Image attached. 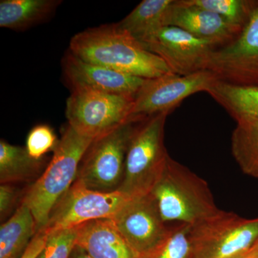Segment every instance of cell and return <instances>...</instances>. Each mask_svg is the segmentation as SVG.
Here are the masks:
<instances>
[{
  "label": "cell",
  "instance_id": "8fae6325",
  "mask_svg": "<svg viewBox=\"0 0 258 258\" xmlns=\"http://www.w3.org/2000/svg\"><path fill=\"white\" fill-rule=\"evenodd\" d=\"M111 220L137 258L157 248L170 229L149 194L130 199Z\"/></svg>",
  "mask_w": 258,
  "mask_h": 258
},
{
  "label": "cell",
  "instance_id": "52a82bcc",
  "mask_svg": "<svg viewBox=\"0 0 258 258\" xmlns=\"http://www.w3.org/2000/svg\"><path fill=\"white\" fill-rule=\"evenodd\" d=\"M134 98L96 91H71L66 102L69 125L81 135L98 138L130 118Z\"/></svg>",
  "mask_w": 258,
  "mask_h": 258
},
{
  "label": "cell",
  "instance_id": "f546056e",
  "mask_svg": "<svg viewBox=\"0 0 258 258\" xmlns=\"http://www.w3.org/2000/svg\"><path fill=\"white\" fill-rule=\"evenodd\" d=\"M252 249H254V250H255L256 252L258 253V239L256 241L255 243H254L253 247H252Z\"/></svg>",
  "mask_w": 258,
  "mask_h": 258
},
{
  "label": "cell",
  "instance_id": "4fadbf2b",
  "mask_svg": "<svg viewBox=\"0 0 258 258\" xmlns=\"http://www.w3.org/2000/svg\"><path fill=\"white\" fill-rule=\"evenodd\" d=\"M62 69L71 91H91L135 97L147 80L91 63L69 50L62 58Z\"/></svg>",
  "mask_w": 258,
  "mask_h": 258
},
{
  "label": "cell",
  "instance_id": "ffe728a7",
  "mask_svg": "<svg viewBox=\"0 0 258 258\" xmlns=\"http://www.w3.org/2000/svg\"><path fill=\"white\" fill-rule=\"evenodd\" d=\"M42 159L32 158L26 148L0 142V181L15 184L29 181L40 172Z\"/></svg>",
  "mask_w": 258,
  "mask_h": 258
},
{
  "label": "cell",
  "instance_id": "83f0119b",
  "mask_svg": "<svg viewBox=\"0 0 258 258\" xmlns=\"http://www.w3.org/2000/svg\"><path fill=\"white\" fill-rule=\"evenodd\" d=\"M69 258H93L82 247H79V245L75 246L71 256Z\"/></svg>",
  "mask_w": 258,
  "mask_h": 258
},
{
  "label": "cell",
  "instance_id": "277c9868",
  "mask_svg": "<svg viewBox=\"0 0 258 258\" xmlns=\"http://www.w3.org/2000/svg\"><path fill=\"white\" fill-rule=\"evenodd\" d=\"M171 112L151 115L134 129L125 158L124 177L118 189L130 198L150 192L169 157L164 145L166 117Z\"/></svg>",
  "mask_w": 258,
  "mask_h": 258
},
{
  "label": "cell",
  "instance_id": "cb8c5ba5",
  "mask_svg": "<svg viewBox=\"0 0 258 258\" xmlns=\"http://www.w3.org/2000/svg\"><path fill=\"white\" fill-rule=\"evenodd\" d=\"M47 234L48 237L45 247L37 258H69L76 245V227Z\"/></svg>",
  "mask_w": 258,
  "mask_h": 258
},
{
  "label": "cell",
  "instance_id": "d6986e66",
  "mask_svg": "<svg viewBox=\"0 0 258 258\" xmlns=\"http://www.w3.org/2000/svg\"><path fill=\"white\" fill-rule=\"evenodd\" d=\"M173 0H144L130 14L118 23L141 43L160 30L164 25L168 8Z\"/></svg>",
  "mask_w": 258,
  "mask_h": 258
},
{
  "label": "cell",
  "instance_id": "4316f807",
  "mask_svg": "<svg viewBox=\"0 0 258 258\" xmlns=\"http://www.w3.org/2000/svg\"><path fill=\"white\" fill-rule=\"evenodd\" d=\"M48 234L45 228L39 230L35 234L28 247L20 258H37L45 247Z\"/></svg>",
  "mask_w": 258,
  "mask_h": 258
},
{
  "label": "cell",
  "instance_id": "8992f818",
  "mask_svg": "<svg viewBox=\"0 0 258 258\" xmlns=\"http://www.w3.org/2000/svg\"><path fill=\"white\" fill-rule=\"evenodd\" d=\"M197 258H240L258 239V217L246 219L219 210L191 225Z\"/></svg>",
  "mask_w": 258,
  "mask_h": 258
},
{
  "label": "cell",
  "instance_id": "d4e9b609",
  "mask_svg": "<svg viewBox=\"0 0 258 258\" xmlns=\"http://www.w3.org/2000/svg\"><path fill=\"white\" fill-rule=\"evenodd\" d=\"M58 142L53 129L50 125L40 124L29 132L25 148L32 158L40 160L47 153L54 152Z\"/></svg>",
  "mask_w": 258,
  "mask_h": 258
},
{
  "label": "cell",
  "instance_id": "44dd1931",
  "mask_svg": "<svg viewBox=\"0 0 258 258\" xmlns=\"http://www.w3.org/2000/svg\"><path fill=\"white\" fill-rule=\"evenodd\" d=\"M231 150L242 172L258 179V120L237 122L231 138Z\"/></svg>",
  "mask_w": 258,
  "mask_h": 258
},
{
  "label": "cell",
  "instance_id": "9c48e42d",
  "mask_svg": "<svg viewBox=\"0 0 258 258\" xmlns=\"http://www.w3.org/2000/svg\"><path fill=\"white\" fill-rule=\"evenodd\" d=\"M130 199L118 191H93L76 180L52 208L45 230L50 233L74 228L90 220L111 219Z\"/></svg>",
  "mask_w": 258,
  "mask_h": 258
},
{
  "label": "cell",
  "instance_id": "3957f363",
  "mask_svg": "<svg viewBox=\"0 0 258 258\" xmlns=\"http://www.w3.org/2000/svg\"><path fill=\"white\" fill-rule=\"evenodd\" d=\"M149 195L165 223L192 225L220 210L206 181L169 156Z\"/></svg>",
  "mask_w": 258,
  "mask_h": 258
},
{
  "label": "cell",
  "instance_id": "5b68a950",
  "mask_svg": "<svg viewBox=\"0 0 258 258\" xmlns=\"http://www.w3.org/2000/svg\"><path fill=\"white\" fill-rule=\"evenodd\" d=\"M142 120L129 118L108 133L93 139L81 161L76 180L93 191H118L124 177L129 142L134 129Z\"/></svg>",
  "mask_w": 258,
  "mask_h": 258
},
{
  "label": "cell",
  "instance_id": "2e32d148",
  "mask_svg": "<svg viewBox=\"0 0 258 258\" xmlns=\"http://www.w3.org/2000/svg\"><path fill=\"white\" fill-rule=\"evenodd\" d=\"M207 93L237 123L258 120V86H238L217 80Z\"/></svg>",
  "mask_w": 258,
  "mask_h": 258
},
{
  "label": "cell",
  "instance_id": "484cf974",
  "mask_svg": "<svg viewBox=\"0 0 258 258\" xmlns=\"http://www.w3.org/2000/svg\"><path fill=\"white\" fill-rule=\"evenodd\" d=\"M20 195L19 190L13 184L0 186V216L1 221L13 211Z\"/></svg>",
  "mask_w": 258,
  "mask_h": 258
},
{
  "label": "cell",
  "instance_id": "ba28073f",
  "mask_svg": "<svg viewBox=\"0 0 258 258\" xmlns=\"http://www.w3.org/2000/svg\"><path fill=\"white\" fill-rule=\"evenodd\" d=\"M205 71L222 82L258 86V2L235 40L212 52Z\"/></svg>",
  "mask_w": 258,
  "mask_h": 258
},
{
  "label": "cell",
  "instance_id": "ac0fdd59",
  "mask_svg": "<svg viewBox=\"0 0 258 258\" xmlns=\"http://www.w3.org/2000/svg\"><path fill=\"white\" fill-rule=\"evenodd\" d=\"M31 210L20 203L16 211L0 228V258H20L37 233Z\"/></svg>",
  "mask_w": 258,
  "mask_h": 258
},
{
  "label": "cell",
  "instance_id": "7c38bea8",
  "mask_svg": "<svg viewBox=\"0 0 258 258\" xmlns=\"http://www.w3.org/2000/svg\"><path fill=\"white\" fill-rule=\"evenodd\" d=\"M142 44L162 58L172 73L181 76L205 71L210 55L217 49L210 42L173 26L163 27Z\"/></svg>",
  "mask_w": 258,
  "mask_h": 258
},
{
  "label": "cell",
  "instance_id": "5bb4252c",
  "mask_svg": "<svg viewBox=\"0 0 258 258\" xmlns=\"http://www.w3.org/2000/svg\"><path fill=\"white\" fill-rule=\"evenodd\" d=\"M164 25L184 30L217 48L230 43L242 31L220 15L189 5L186 0H173L166 12Z\"/></svg>",
  "mask_w": 258,
  "mask_h": 258
},
{
  "label": "cell",
  "instance_id": "7a4b0ae2",
  "mask_svg": "<svg viewBox=\"0 0 258 258\" xmlns=\"http://www.w3.org/2000/svg\"><path fill=\"white\" fill-rule=\"evenodd\" d=\"M93 140L68 125L43 174L23 194L21 203L31 210L37 232L46 227L52 208L76 181L81 161Z\"/></svg>",
  "mask_w": 258,
  "mask_h": 258
},
{
  "label": "cell",
  "instance_id": "f1b7e54d",
  "mask_svg": "<svg viewBox=\"0 0 258 258\" xmlns=\"http://www.w3.org/2000/svg\"><path fill=\"white\" fill-rule=\"evenodd\" d=\"M240 258H258V253L253 249L251 248L250 250Z\"/></svg>",
  "mask_w": 258,
  "mask_h": 258
},
{
  "label": "cell",
  "instance_id": "9a60e30c",
  "mask_svg": "<svg viewBox=\"0 0 258 258\" xmlns=\"http://www.w3.org/2000/svg\"><path fill=\"white\" fill-rule=\"evenodd\" d=\"M76 229V245L93 258H137L111 219L90 220Z\"/></svg>",
  "mask_w": 258,
  "mask_h": 258
},
{
  "label": "cell",
  "instance_id": "6da1fadb",
  "mask_svg": "<svg viewBox=\"0 0 258 258\" xmlns=\"http://www.w3.org/2000/svg\"><path fill=\"white\" fill-rule=\"evenodd\" d=\"M69 50L91 63L144 79L172 73L162 58L148 50L118 23L76 34L70 42Z\"/></svg>",
  "mask_w": 258,
  "mask_h": 258
},
{
  "label": "cell",
  "instance_id": "30bf717a",
  "mask_svg": "<svg viewBox=\"0 0 258 258\" xmlns=\"http://www.w3.org/2000/svg\"><path fill=\"white\" fill-rule=\"evenodd\" d=\"M216 81L208 71L185 76L170 73L147 79L134 98L130 118L144 119L157 113L171 112L187 97L207 92Z\"/></svg>",
  "mask_w": 258,
  "mask_h": 258
},
{
  "label": "cell",
  "instance_id": "603a6c76",
  "mask_svg": "<svg viewBox=\"0 0 258 258\" xmlns=\"http://www.w3.org/2000/svg\"><path fill=\"white\" fill-rule=\"evenodd\" d=\"M194 6L220 15L231 25L241 29L248 20L254 2L244 0H186Z\"/></svg>",
  "mask_w": 258,
  "mask_h": 258
},
{
  "label": "cell",
  "instance_id": "7402d4cb",
  "mask_svg": "<svg viewBox=\"0 0 258 258\" xmlns=\"http://www.w3.org/2000/svg\"><path fill=\"white\" fill-rule=\"evenodd\" d=\"M142 258H197L191 239V225L180 223L169 229L165 240Z\"/></svg>",
  "mask_w": 258,
  "mask_h": 258
},
{
  "label": "cell",
  "instance_id": "e0dca14e",
  "mask_svg": "<svg viewBox=\"0 0 258 258\" xmlns=\"http://www.w3.org/2000/svg\"><path fill=\"white\" fill-rule=\"evenodd\" d=\"M61 3L60 0H2L0 27L25 30L47 20Z\"/></svg>",
  "mask_w": 258,
  "mask_h": 258
}]
</instances>
